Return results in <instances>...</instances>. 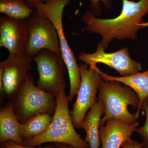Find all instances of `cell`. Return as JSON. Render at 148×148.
<instances>
[{"mask_svg":"<svg viewBox=\"0 0 148 148\" xmlns=\"http://www.w3.org/2000/svg\"><path fill=\"white\" fill-rule=\"evenodd\" d=\"M122 1L121 12L115 18H97L92 11L88 10L83 14L82 20L85 25L83 31L102 36L97 49L105 51L114 39L135 40L138 31L144 28L143 18L148 13V0Z\"/></svg>","mask_w":148,"mask_h":148,"instance_id":"cell-1","label":"cell"},{"mask_svg":"<svg viewBox=\"0 0 148 148\" xmlns=\"http://www.w3.org/2000/svg\"><path fill=\"white\" fill-rule=\"evenodd\" d=\"M56 107L50 125L39 136L24 140V145L36 147L48 143H62L74 148H90L89 145L78 134L69 109V100L65 89L56 95Z\"/></svg>","mask_w":148,"mask_h":148,"instance_id":"cell-2","label":"cell"},{"mask_svg":"<svg viewBox=\"0 0 148 148\" xmlns=\"http://www.w3.org/2000/svg\"><path fill=\"white\" fill-rule=\"evenodd\" d=\"M98 99L102 100L105 106V113L100 124L108 120L115 119L127 123H135L139 118L136 113H131L128 110L131 106L138 110L140 100L138 94L131 88L116 81H102L99 89Z\"/></svg>","mask_w":148,"mask_h":148,"instance_id":"cell-3","label":"cell"},{"mask_svg":"<svg viewBox=\"0 0 148 148\" xmlns=\"http://www.w3.org/2000/svg\"><path fill=\"white\" fill-rule=\"evenodd\" d=\"M71 1V0H47L45 2L38 4L34 8L38 13L53 23L58 33L61 56L69 73L70 88L68 98L70 102L77 94L81 84L79 66L73 51L66 40L63 28L64 9Z\"/></svg>","mask_w":148,"mask_h":148,"instance_id":"cell-4","label":"cell"},{"mask_svg":"<svg viewBox=\"0 0 148 148\" xmlns=\"http://www.w3.org/2000/svg\"><path fill=\"white\" fill-rule=\"evenodd\" d=\"M13 99L14 113L21 123L38 114H54L56 107L55 95L36 85L30 73Z\"/></svg>","mask_w":148,"mask_h":148,"instance_id":"cell-5","label":"cell"},{"mask_svg":"<svg viewBox=\"0 0 148 148\" xmlns=\"http://www.w3.org/2000/svg\"><path fill=\"white\" fill-rule=\"evenodd\" d=\"M81 84L71 112L75 128L79 129L87 112L98 100L97 94L103 79L97 65L80 64Z\"/></svg>","mask_w":148,"mask_h":148,"instance_id":"cell-6","label":"cell"},{"mask_svg":"<svg viewBox=\"0 0 148 148\" xmlns=\"http://www.w3.org/2000/svg\"><path fill=\"white\" fill-rule=\"evenodd\" d=\"M38 73V87L56 95L67 86L65 76L67 70L61 55L43 49L33 58Z\"/></svg>","mask_w":148,"mask_h":148,"instance_id":"cell-7","label":"cell"},{"mask_svg":"<svg viewBox=\"0 0 148 148\" xmlns=\"http://www.w3.org/2000/svg\"><path fill=\"white\" fill-rule=\"evenodd\" d=\"M29 38L25 53L32 58L43 49L61 54L58 33L53 23L35 10L27 19Z\"/></svg>","mask_w":148,"mask_h":148,"instance_id":"cell-8","label":"cell"},{"mask_svg":"<svg viewBox=\"0 0 148 148\" xmlns=\"http://www.w3.org/2000/svg\"><path fill=\"white\" fill-rule=\"evenodd\" d=\"M33 58L25 53L9 54L0 63V90L5 96L14 98L32 69Z\"/></svg>","mask_w":148,"mask_h":148,"instance_id":"cell-9","label":"cell"},{"mask_svg":"<svg viewBox=\"0 0 148 148\" xmlns=\"http://www.w3.org/2000/svg\"><path fill=\"white\" fill-rule=\"evenodd\" d=\"M78 59L88 66L105 64L115 70L121 77L131 75L142 70V64L130 57L127 47L110 53L98 49L93 53L82 52L79 55Z\"/></svg>","mask_w":148,"mask_h":148,"instance_id":"cell-10","label":"cell"},{"mask_svg":"<svg viewBox=\"0 0 148 148\" xmlns=\"http://www.w3.org/2000/svg\"><path fill=\"white\" fill-rule=\"evenodd\" d=\"M29 38L27 20H18L6 16L0 17V47L7 49L10 54L25 51Z\"/></svg>","mask_w":148,"mask_h":148,"instance_id":"cell-11","label":"cell"},{"mask_svg":"<svg viewBox=\"0 0 148 148\" xmlns=\"http://www.w3.org/2000/svg\"><path fill=\"white\" fill-rule=\"evenodd\" d=\"M138 121L127 123L121 120L111 119L100 124L99 136L101 148H121L125 142L131 140V136L139 126Z\"/></svg>","mask_w":148,"mask_h":148,"instance_id":"cell-12","label":"cell"},{"mask_svg":"<svg viewBox=\"0 0 148 148\" xmlns=\"http://www.w3.org/2000/svg\"><path fill=\"white\" fill-rule=\"evenodd\" d=\"M105 113V106L102 100L98 101L90 108L80 126L86 132L84 141L90 148H99L101 143L99 128L101 117Z\"/></svg>","mask_w":148,"mask_h":148,"instance_id":"cell-13","label":"cell"},{"mask_svg":"<svg viewBox=\"0 0 148 148\" xmlns=\"http://www.w3.org/2000/svg\"><path fill=\"white\" fill-rule=\"evenodd\" d=\"M21 123L16 117L12 103L1 108L0 110V143L12 141L24 145L21 137Z\"/></svg>","mask_w":148,"mask_h":148,"instance_id":"cell-14","label":"cell"},{"mask_svg":"<svg viewBox=\"0 0 148 148\" xmlns=\"http://www.w3.org/2000/svg\"><path fill=\"white\" fill-rule=\"evenodd\" d=\"M98 72L103 80L116 81L132 88L138 94L140 100L139 108L136 112L139 118L142 104L148 98V69L145 71L126 77H115L110 75L98 69Z\"/></svg>","mask_w":148,"mask_h":148,"instance_id":"cell-15","label":"cell"},{"mask_svg":"<svg viewBox=\"0 0 148 148\" xmlns=\"http://www.w3.org/2000/svg\"><path fill=\"white\" fill-rule=\"evenodd\" d=\"M52 118L49 114H40L21 123V137L24 140H27L42 134L48 128Z\"/></svg>","mask_w":148,"mask_h":148,"instance_id":"cell-16","label":"cell"},{"mask_svg":"<svg viewBox=\"0 0 148 148\" xmlns=\"http://www.w3.org/2000/svg\"><path fill=\"white\" fill-rule=\"evenodd\" d=\"M34 11L25 0H0V12L10 18L27 20Z\"/></svg>","mask_w":148,"mask_h":148,"instance_id":"cell-17","label":"cell"},{"mask_svg":"<svg viewBox=\"0 0 148 148\" xmlns=\"http://www.w3.org/2000/svg\"><path fill=\"white\" fill-rule=\"evenodd\" d=\"M146 115V121L142 127L137 128L135 132L138 133L142 139L141 143L144 148H148V98L144 101L141 107Z\"/></svg>","mask_w":148,"mask_h":148,"instance_id":"cell-18","label":"cell"},{"mask_svg":"<svg viewBox=\"0 0 148 148\" xmlns=\"http://www.w3.org/2000/svg\"><path fill=\"white\" fill-rule=\"evenodd\" d=\"M90 5V10L96 16H100L102 11V3L107 9L110 10L112 8V0H89Z\"/></svg>","mask_w":148,"mask_h":148,"instance_id":"cell-19","label":"cell"},{"mask_svg":"<svg viewBox=\"0 0 148 148\" xmlns=\"http://www.w3.org/2000/svg\"><path fill=\"white\" fill-rule=\"evenodd\" d=\"M1 148H55L53 146H49L44 147L36 148L24 145H19L12 141H8L1 143Z\"/></svg>","mask_w":148,"mask_h":148,"instance_id":"cell-20","label":"cell"},{"mask_svg":"<svg viewBox=\"0 0 148 148\" xmlns=\"http://www.w3.org/2000/svg\"><path fill=\"white\" fill-rule=\"evenodd\" d=\"M121 148H144L142 144L132 140L125 142L122 145Z\"/></svg>","mask_w":148,"mask_h":148,"instance_id":"cell-21","label":"cell"},{"mask_svg":"<svg viewBox=\"0 0 148 148\" xmlns=\"http://www.w3.org/2000/svg\"><path fill=\"white\" fill-rule=\"evenodd\" d=\"M47 0H25V1L27 3L30 7L34 8L37 5L40 3L45 2Z\"/></svg>","mask_w":148,"mask_h":148,"instance_id":"cell-22","label":"cell"},{"mask_svg":"<svg viewBox=\"0 0 148 148\" xmlns=\"http://www.w3.org/2000/svg\"><path fill=\"white\" fill-rule=\"evenodd\" d=\"M57 148H74L71 146L69 145H66L65 146H61L58 147Z\"/></svg>","mask_w":148,"mask_h":148,"instance_id":"cell-23","label":"cell"},{"mask_svg":"<svg viewBox=\"0 0 148 148\" xmlns=\"http://www.w3.org/2000/svg\"><path fill=\"white\" fill-rule=\"evenodd\" d=\"M143 26L144 28H146L148 27V22L143 23Z\"/></svg>","mask_w":148,"mask_h":148,"instance_id":"cell-24","label":"cell"}]
</instances>
